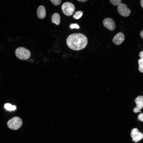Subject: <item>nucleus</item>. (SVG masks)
Instances as JSON below:
<instances>
[{
    "label": "nucleus",
    "mask_w": 143,
    "mask_h": 143,
    "mask_svg": "<svg viewBox=\"0 0 143 143\" xmlns=\"http://www.w3.org/2000/svg\"><path fill=\"white\" fill-rule=\"evenodd\" d=\"M83 15V12L81 11H77L73 16V17L76 19H79Z\"/></svg>",
    "instance_id": "ddd939ff"
},
{
    "label": "nucleus",
    "mask_w": 143,
    "mask_h": 143,
    "mask_svg": "<svg viewBox=\"0 0 143 143\" xmlns=\"http://www.w3.org/2000/svg\"><path fill=\"white\" fill-rule=\"evenodd\" d=\"M66 44L71 49L78 51L84 48L88 43L87 37L80 33H74L69 35L66 40Z\"/></svg>",
    "instance_id": "f257e3e1"
},
{
    "label": "nucleus",
    "mask_w": 143,
    "mask_h": 143,
    "mask_svg": "<svg viewBox=\"0 0 143 143\" xmlns=\"http://www.w3.org/2000/svg\"><path fill=\"white\" fill-rule=\"evenodd\" d=\"M15 53L18 58L23 60L28 59L30 57L31 55L30 51L23 47L17 48L15 51Z\"/></svg>",
    "instance_id": "f03ea898"
},
{
    "label": "nucleus",
    "mask_w": 143,
    "mask_h": 143,
    "mask_svg": "<svg viewBox=\"0 0 143 143\" xmlns=\"http://www.w3.org/2000/svg\"><path fill=\"white\" fill-rule=\"evenodd\" d=\"M118 13L122 16L127 17L131 13L130 10L127 8L126 5L121 3L117 8Z\"/></svg>",
    "instance_id": "423d86ee"
},
{
    "label": "nucleus",
    "mask_w": 143,
    "mask_h": 143,
    "mask_svg": "<svg viewBox=\"0 0 143 143\" xmlns=\"http://www.w3.org/2000/svg\"><path fill=\"white\" fill-rule=\"evenodd\" d=\"M121 0H110V2L114 6L119 5L121 3Z\"/></svg>",
    "instance_id": "2eb2a0df"
},
{
    "label": "nucleus",
    "mask_w": 143,
    "mask_h": 143,
    "mask_svg": "<svg viewBox=\"0 0 143 143\" xmlns=\"http://www.w3.org/2000/svg\"><path fill=\"white\" fill-rule=\"evenodd\" d=\"M140 35L141 37L143 39V30L140 32Z\"/></svg>",
    "instance_id": "aec40b11"
},
{
    "label": "nucleus",
    "mask_w": 143,
    "mask_h": 143,
    "mask_svg": "<svg viewBox=\"0 0 143 143\" xmlns=\"http://www.w3.org/2000/svg\"><path fill=\"white\" fill-rule=\"evenodd\" d=\"M37 16L39 19H43L46 16V11L44 6H40L38 8L37 11Z\"/></svg>",
    "instance_id": "9d476101"
},
{
    "label": "nucleus",
    "mask_w": 143,
    "mask_h": 143,
    "mask_svg": "<svg viewBox=\"0 0 143 143\" xmlns=\"http://www.w3.org/2000/svg\"><path fill=\"white\" fill-rule=\"evenodd\" d=\"M4 107L6 110L10 111L14 110L16 109V106L12 105L9 103L5 104L4 105Z\"/></svg>",
    "instance_id": "f8f14e48"
},
{
    "label": "nucleus",
    "mask_w": 143,
    "mask_h": 143,
    "mask_svg": "<svg viewBox=\"0 0 143 143\" xmlns=\"http://www.w3.org/2000/svg\"><path fill=\"white\" fill-rule=\"evenodd\" d=\"M23 123L21 119L19 117H15L9 120L7 124L10 128L14 130L19 129L22 125Z\"/></svg>",
    "instance_id": "7ed1b4c3"
},
{
    "label": "nucleus",
    "mask_w": 143,
    "mask_h": 143,
    "mask_svg": "<svg viewBox=\"0 0 143 143\" xmlns=\"http://www.w3.org/2000/svg\"><path fill=\"white\" fill-rule=\"evenodd\" d=\"M140 4L142 7L143 8V0H141Z\"/></svg>",
    "instance_id": "412c9836"
},
{
    "label": "nucleus",
    "mask_w": 143,
    "mask_h": 143,
    "mask_svg": "<svg viewBox=\"0 0 143 143\" xmlns=\"http://www.w3.org/2000/svg\"><path fill=\"white\" fill-rule=\"evenodd\" d=\"M138 118L139 120L143 122V113H140L138 116Z\"/></svg>",
    "instance_id": "a211bd4d"
},
{
    "label": "nucleus",
    "mask_w": 143,
    "mask_h": 143,
    "mask_svg": "<svg viewBox=\"0 0 143 143\" xmlns=\"http://www.w3.org/2000/svg\"><path fill=\"white\" fill-rule=\"evenodd\" d=\"M125 38L124 34L122 32L118 33L114 37L113 42L115 44L119 45L124 41Z\"/></svg>",
    "instance_id": "1a4fd4ad"
},
{
    "label": "nucleus",
    "mask_w": 143,
    "mask_h": 143,
    "mask_svg": "<svg viewBox=\"0 0 143 143\" xmlns=\"http://www.w3.org/2000/svg\"><path fill=\"white\" fill-rule=\"evenodd\" d=\"M70 29H72L74 28L79 29L80 27L77 24H72L70 26Z\"/></svg>",
    "instance_id": "f3484780"
},
{
    "label": "nucleus",
    "mask_w": 143,
    "mask_h": 143,
    "mask_svg": "<svg viewBox=\"0 0 143 143\" xmlns=\"http://www.w3.org/2000/svg\"><path fill=\"white\" fill-rule=\"evenodd\" d=\"M135 101L136 106L133 109L134 112L135 113L140 112V110L143 108V96H138L135 99Z\"/></svg>",
    "instance_id": "6e6552de"
},
{
    "label": "nucleus",
    "mask_w": 143,
    "mask_h": 143,
    "mask_svg": "<svg viewBox=\"0 0 143 143\" xmlns=\"http://www.w3.org/2000/svg\"><path fill=\"white\" fill-rule=\"evenodd\" d=\"M61 9L62 12L65 15L67 16H70L74 13L75 7L74 5L72 3L66 2L62 5Z\"/></svg>",
    "instance_id": "20e7f679"
},
{
    "label": "nucleus",
    "mask_w": 143,
    "mask_h": 143,
    "mask_svg": "<svg viewBox=\"0 0 143 143\" xmlns=\"http://www.w3.org/2000/svg\"><path fill=\"white\" fill-rule=\"evenodd\" d=\"M131 135L132 141L135 142H138L143 138V133L139 132L136 128L132 129Z\"/></svg>",
    "instance_id": "39448f33"
},
{
    "label": "nucleus",
    "mask_w": 143,
    "mask_h": 143,
    "mask_svg": "<svg viewBox=\"0 0 143 143\" xmlns=\"http://www.w3.org/2000/svg\"><path fill=\"white\" fill-rule=\"evenodd\" d=\"M139 55L141 59H143V51L140 52Z\"/></svg>",
    "instance_id": "6ab92c4d"
},
{
    "label": "nucleus",
    "mask_w": 143,
    "mask_h": 143,
    "mask_svg": "<svg viewBox=\"0 0 143 143\" xmlns=\"http://www.w3.org/2000/svg\"><path fill=\"white\" fill-rule=\"evenodd\" d=\"M103 24L105 27L110 30H113L115 29V25L114 21L111 18L105 19L103 21Z\"/></svg>",
    "instance_id": "0eeeda50"
},
{
    "label": "nucleus",
    "mask_w": 143,
    "mask_h": 143,
    "mask_svg": "<svg viewBox=\"0 0 143 143\" xmlns=\"http://www.w3.org/2000/svg\"><path fill=\"white\" fill-rule=\"evenodd\" d=\"M139 67L138 69L141 72L143 73V59H140L138 61Z\"/></svg>",
    "instance_id": "4468645a"
},
{
    "label": "nucleus",
    "mask_w": 143,
    "mask_h": 143,
    "mask_svg": "<svg viewBox=\"0 0 143 143\" xmlns=\"http://www.w3.org/2000/svg\"><path fill=\"white\" fill-rule=\"evenodd\" d=\"M52 4L55 6L59 5L61 3V0H50Z\"/></svg>",
    "instance_id": "dca6fc26"
},
{
    "label": "nucleus",
    "mask_w": 143,
    "mask_h": 143,
    "mask_svg": "<svg viewBox=\"0 0 143 143\" xmlns=\"http://www.w3.org/2000/svg\"><path fill=\"white\" fill-rule=\"evenodd\" d=\"M51 21L53 23L57 25H58L60 24V21L59 14L57 13H54L52 17Z\"/></svg>",
    "instance_id": "9b49d317"
},
{
    "label": "nucleus",
    "mask_w": 143,
    "mask_h": 143,
    "mask_svg": "<svg viewBox=\"0 0 143 143\" xmlns=\"http://www.w3.org/2000/svg\"><path fill=\"white\" fill-rule=\"evenodd\" d=\"M77 0L78 1H79L81 2H85L88 0Z\"/></svg>",
    "instance_id": "4be33fe9"
}]
</instances>
